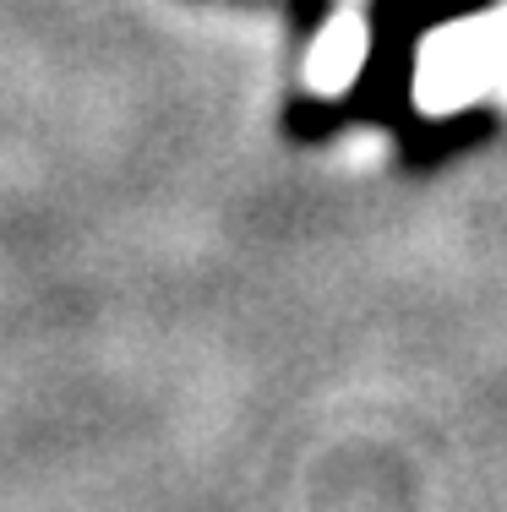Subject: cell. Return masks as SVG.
<instances>
[{
	"mask_svg": "<svg viewBox=\"0 0 507 512\" xmlns=\"http://www.w3.org/2000/svg\"><path fill=\"white\" fill-rule=\"evenodd\" d=\"M420 44H426V22H420L415 0H366V60H360L355 82L338 93L349 126L398 131L415 115Z\"/></svg>",
	"mask_w": 507,
	"mask_h": 512,
	"instance_id": "cell-1",
	"label": "cell"
},
{
	"mask_svg": "<svg viewBox=\"0 0 507 512\" xmlns=\"http://www.w3.org/2000/svg\"><path fill=\"white\" fill-rule=\"evenodd\" d=\"M502 137V109L491 104H464V109H442V115H409L393 131V158L404 175H437L453 158L480 153L486 142Z\"/></svg>",
	"mask_w": 507,
	"mask_h": 512,
	"instance_id": "cell-2",
	"label": "cell"
},
{
	"mask_svg": "<svg viewBox=\"0 0 507 512\" xmlns=\"http://www.w3.org/2000/svg\"><path fill=\"white\" fill-rule=\"evenodd\" d=\"M284 137L295 142V148H322V142L344 137L349 120H344V104L338 99H322V93H295V99L284 104Z\"/></svg>",
	"mask_w": 507,
	"mask_h": 512,
	"instance_id": "cell-3",
	"label": "cell"
},
{
	"mask_svg": "<svg viewBox=\"0 0 507 512\" xmlns=\"http://www.w3.org/2000/svg\"><path fill=\"white\" fill-rule=\"evenodd\" d=\"M279 11H284V33H289V44H295V50H311V44H317L322 33H328L338 0H279Z\"/></svg>",
	"mask_w": 507,
	"mask_h": 512,
	"instance_id": "cell-4",
	"label": "cell"
},
{
	"mask_svg": "<svg viewBox=\"0 0 507 512\" xmlns=\"http://www.w3.org/2000/svg\"><path fill=\"white\" fill-rule=\"evenodd\" d=\"M491 6H497V0H415L426 33L453 28V22H464V17H480V11H491Z\"/></svg>",
	"mask_w": 507,
	"mask_h": 512,
	"instance_id": "cell-5",
	"label": "cell"
},
{
	"mask_svg": "<svg viewBox=\"0 0 507 512\" xmlns=\"http://www.w3.org/2000/svg\"><path fill=\"white\" fill-rule=\"evenodd\" d=\"M197 6H240V11H257V6H279V0H197Z\"/></svg>",
	"mask_w": 507,
	"mask_h": 512,
	"instance_id": "cell-6",
	"label": "cell"
}]
</instances>
